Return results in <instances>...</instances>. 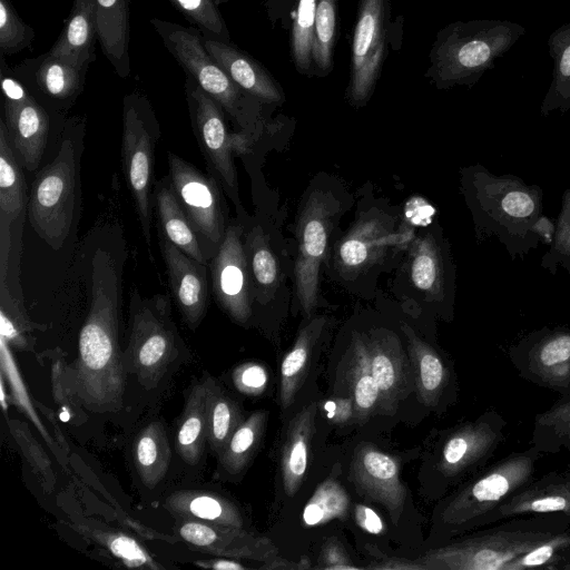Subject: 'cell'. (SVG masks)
I'll return each instance as SVG.
<instances>
[{
  "label": "cell",
  "instance_id": "cell-1",
  "mask_svg": "<svg viewBox=\"0 0 570 570\" xmlns=\"http://www.w3.org/2000/svg\"><path fill=\"white\" fill-rule=\"evenodd\" d=\"M118 302L116 264L99 249L91 262V303L79 333L78 357L55 374L56 399L99 413L121 407L126 371L118 341Z\"/></svg>",
  "mask_w": 570,
  "mask_h": 570
},
{
  "label": "cell",
  "instance_id": "cell-2",
  "mask_svg": "<svg viewBox=\"0 0 570 570\" xmlns=\"http://www.w3.org/2000/svg\"><path fill=\"white\" fill-rule=\"evenodd\" d=\"M416 224L383 200L358 203L355 219L328 249L327 274L351 293L374 291L379 276L402 261Z\"/></svg>",
  "mask_w": 570,
  "mask_h": 570
},
{
  "label": "cell",
  "instance_id": "cell-3",
  "mask_svg": "<svg viewBox=\"0 0 570 570\" xmlns=\"http://www.w3.org/2000/svg\"><path fill=\"white\" fill-rule=\"evenodd\" d=\"M353 204L342 181L321 173L305 190L295 222L294 284L297 303L308 318L320 301V274L337 237L341 219Z\"/></svg>",
  "mask_w": 570,
  "mask_h": 570
},
{
  "label": "cell",
  "instance_id": "cell-4",
  "mask_svg": "<svg viewBox=\"0 0 570 570\" xmlns=\"http://www.w3.org/2000/svg\"><path fill=\"white\" fill-rule=\"evenodd\" d=\"M570 529V517L557 513L509 518L414 559L420 570H503L543 540Z\"/></svg>",
  "mask_w": 570,
  "mask_h": 570
},
{
  "label": "cell",
  "instance_id": "cell-5",
  "mask_svg": "<svg viewBox=\"0 0 570 570\" xmlns=\"http://www.w3.org/2000/svg\"><path fill=\"white\" fill-rule=\"evenodd\" d=\"M518 27L493 21L446 26L433 43L426 76L438 88L472 82L513 43Z\"/></svg>",
  "mask_w": 570,
  "mask_h": 570
},
{
  "label": "cell",
  "instance_id": "cell-6",
  "mask_svg": "<svg viewBox=\"0 0 570 570\" xmlns=\"http://www.w3.org/2000/svg\"><path fill=\"white\" fill-rule=\"evenodd\" d=\"M541 456L530 446L480 472L444 501L436 518L440 530L454 535L478 528L482 518L533 480Z\"/></svg>",
  "mask_w": 570,
  "mask_h": 570
},
{
  "label": "cell",
  "instance_id": "cell-7",
  "mask_svg": "<svg viewBox=\"0 0 570 570\" xmlns=\"http://www.w3.org/2000/svg\"><path fill=\"white\" fill-rule=\"evenodd\" d=\"M170 299L157 294L130 293L129 336L122 354L126 373L147 389L155 387L178 357L180 337L170 316Z\"/></svg>",
  "mask_w": 570,
  "mask_h": 570
},
{
  "label": "cell",
  "instance_id": "cell-8",
  "mask_svg": "<svg viewBox=\"0 0 570 570\" xmlns=\"http://www.w3.org/2000/svg\"><path fill=\"white\" fill-rule=\"evenodd\" d=\"M75 198V153L71 141L66 140L53 161L33 179L28 200L30 224L52 249H59L69 234Z\"/></svg>",
  "mask_w": 570,
  "mask_h": 570
},
{
  "label": "cell",
  "instance_id": "cell-9",
  "mask_svg": "<svg viewBox=\"0 0 570 570\" xmlns=\"http://www.w3.org/2000/svg\"><path fill=\"white\" fill-rule=\"evenodd\" d=\"M395 277V293L438 305L452 297L454 272L438 224H425L409 244Z\"/></svg>",
  "mask_w": 570,
  "mask_h": 570
},
{
  "label": "cell",
  "instance_id": "cell-10",
  "mask_svg": "<svg viewBox=\"0 0 570 570\" xmlns=\"http://www.w3.org/2000/svg\"><path fill=\"white\" fill-rule=\"evenodd\" d=\"M165 39L170 51L194 76L199 87L237 121L243 131L259 138L265 131V124L258 110L245 102L239 87L213 59L198 36L178 26Z\"/></svg>",
  "mask_w": 570,
  "mask_h": 570
},
{
  "label": "cell",
  "instance_id": "cell-11",
  "mask_svg": "<svg viewBox=\"0 0 570 570\" xmlns=\"http://www.w3.org/2000/svg\"><path fill=\"white\" fill-rule=\"evenodd\" d=\"M168 166L174 193L202 247H206V257L213 258L227 229L226 204L218 181L173 153H168Z\"/></svg>",
  "mask_w": 570,
  "mask_h": 570
},
{
  "label": "cell",
  "instance_id": "cell-12",
  "mask_svg": "<svg viewBox=\"0 0 570 570\" xmlns=\"http://www.w3.org/2000/svg\"><path fill=\"white\" fill-rule=\"evenodd\" d=\"M190 96L195 105V135L200 149L240 215L243 207L234 158L250 154L258 137L243 130L229 132L223 107L200 87L195 88Z\"/></svg>",
  "mask_w": 570,
  "mask_h": 570
},
{
  "label": "cell",
  "instance_id": "cell-13",
  "mask_svg": "<svg viewBox=\"0 0 570 570\" xmlns=\"http://www.w3.org/2000/svg\"><path fill=\"white\" fill-rule=\"evenodd\" d=\"M283 217L277 209L265 223L253 224L244 232V248L254 287V298L263 306L282 301L291 294L289 278L294 281V262L282 233Z\"/></svg>",
  "mask_w": 570,
  "mask_h": 570
},
{
  "label": "cell",
  "instance_id": "cell-14",
  "mask_svg": "<svg viewBox=\"0 0 570 570\" xmlns=\"http://www.w3.org/2000/svg\"><path fill=\"white\" fill-rule=\"evenodd\" d=\"M389 0H360L351 49V77L347 97L362 107L371 98L386 50Z\"/></svg>",
  "mask_w": 570,
  "mask_h": 570
},
{
  "label": "cell",
  "instance_id": "cell-15",
  "mask_svg": "<svg viewBox=\"0 0 570 570\" xmlns=\"http://www.w3.org/2000/svg\"><path fill=\"white\" fill-rule=\"evenodd\" d=\"M244 226H227L210 262L213 292L219 307L235 322L245 324L253 314L254 287L244 248Z\"/></svg>",
  "mask_w": 570,
  "mask_h": 570
},
{
  "label": "cell",
  "instance_id": "cell-16",
  "mask_svg": "<svg viewBox=\"0 0 570 570\" xmlns=\"http://www.w3.org/2000/svg\"><path fill=\"white\" fill-rule=\"evenodd\" d=\"M509 354L522 377L563 395L570 394V330L533 333Z\"/></svg>",
  "mask_w": 570,
  "mask_h": 570
},
{
  "label": "cell",
  "instance_id": "cell-17",
  "mask_svg": "<svg viewBox=\"0 0 570 570\" xmlns=\"http://www.w3.org/2000/svg\"><path fill=\"white\" fill-rule=\"evenodd\" d=\"M156 137L134 107L124 112L122 168L140 220L144 238L151 246L150 187L154 178Z\"/></svg>",
  "mask_w": 570,
  "mask_h": 570
},
{
  "label": "cell",
  "instance_id": "cell-18",
  "mask_svg": "<svg viewBox=\"0 0 570 570\" xmlns=\"http://www.w3.org/2000/svg\"><path fill=\"white\" fill-rule=\"evenodd\" d=\"M507 421L493 410L454 429L443 442L439 470L449 479L482 466L504 440Z\"/></svg>",
  "mask_w": 570,
  "mask_h": 570
},
{
  "label": "cell",
  "instance_id": "cell-19",
  "mask_svg": "<svg viewBox=\"0 0 570 570\" xmlns=\"http://www.w3.org/2000/svg\"><path fill=\"white\" fill-rule=\"evenodd\" d=\"M350 479L360 494L380 503L392 522H399L406 490L400 480L399 465L391 455L372 444H360L351 462Z\"/></svg>",
  "mask_w": 570,
  "mask_h": 570
},
{
  "label": "cell",
  "instance_id": "cell-20",
  "mask_svg": "<svg viewBox=\"0 0 570 570\" xmlns=\"http://www.w3.org/2000/svg\"><path fill=\"white\" fill-rule=\"evenodd\" d=\"M178 534L196 548L226 558L250 559L263 564L278 558V550L271 540L255 535L245 528L180 519Z\"/></svg>",
  "mask_w": 570,
  "mask_h": 570
},
{
  "label": "cell",
  "instance_id": "cell-21",
  "mask_svg": "<svg viewBox=\"0 0 570 570\" xmlns=\"http://www.w3.org/2000/svg\"><path fill=\"white\" fill-rule=\"evenodd\" d=\"M158 238L171 294L185 323L195 330L204 318L208 306L206 264L186 255L160 230H158Z\"/></svg>",
  "mask_w": 570,
  "mask_h": 570
},
{
  "label": "cell",
  "instance_id": "cell-22",
  "mask_svg": "<svg viewBox=\"0 0 570 570\" xmlns=\"http://www.w3.org/2000/svg\"><path fill=\"white\" fill-rule=\"evenodd\" d=\"M370 370L379 385L384 405H393L407 395L412 386V370L399 337L385 328L363 334Z\"/></svg>",
  "mask_w": 570,
  "mask_h": 570
},
{
  "label": "cell",
  "instance_id": "cell-23",
  "mask_svg": "<svg viewBox=\"0 0 570 570\" xmlns=\"http://www.w3.org/2000/svg\"><path fill=\"white\" fill-rule=\"evenodd\" d=\"M557 513L570 517V479L562 472H550L532 480L518 493L489 512L479 525L525 514Z\"/></svg>",
  "mask_w": 570,
  "mask_h": 570
},
{
  "label": "cell",
  "instance_id": "cell-24",
  "mask_svg": "<svg viewBox=\"0 0 570 570\" xmlns=\"http://www.w3.org/2000/svg\"><path fill=\"white\" fill-rule=\"evenodd\" d=\"M27 207L26 183L3 119L0 120V285H6L10 228Z\"/></svg>",
  "mask_w": 570,
  "mask_h": 570
},
{
  "label": "cell",
  "instance_id": "cell-25",
  "mask_svg": "<svg viewBox=\"0 0 570 570\" xmlns=\"http://www.w3.org/2000/svg\"><path fill=\"white\" fill-rule=\"evenodd\" d=\"M6 125L20 164L33 171L43 155L48 137V116L30 97L20 102L4 101Z\"/></svg>",
  "mask_w": 570,
  "mask_h": 570
},
{
  "label": "cell",
  "instance_id": "cell-26",
  "mask_svg": "<svg viewBox=\"0 0 570 570\" xmlns=\"http://www.w3.org/2000/svg\"><path fill=\"white\" fill-rule=\"evenodd\" d=\"M205 48L230 79L256 100L281 104L284 92L257 61L236 48L216 40H206Z\"/></svg>",
  "mask_w": 570,
  "mask_h": 570
},
{
  "label": "cell",
  "instance_id": "cell-27",
  "mask_svg": "<svg viewBox=\"0 0 570 570\" xmlns=\"http://www.w3.org/2000/svg\"><path fill=\"white\" fill-rule=\"evenodd\" d=\"M328 324L326 315H312L283 358L281 365L279 402L285 410L293 404L307 374L313 352Z\"/></svg>",
  "mask_w": 570,
  "mask_h": 570
},
{
  "label": "cell",
  "instance_id": "cell-28",
  "mask_svg": "<svg viewBox=\"0 0 570 570\" xmlns=\"http://www.w3.org/2000/svg\"><path fill=\"white\" fill-rule=\"evenodd\" d=\"M317 404L311 403L291 421L281 459L282 481L285 493L292 498L299 489L308 464V450L314 432Z\"/></svg>",
  "mask_w": 570,
  "mask_h": 570
},
{
  "label": "cell",
  "instance_id": "cell-29",
  "mask_svg": "<svg viewBox=\"0 0 570 570\" xmlns=\"http://www.w3.org/2000/svg\"><path fill=\"white\" fill-rule=\"evenodd\" d=\"M401 330L407 341L409 361L417 393L424 404L435 405L449 381L448 367L438 352L409 324L402 322Z\"/></svg>",
  "mask_w": 570,
  "mask_h": 570
},
{
  "label": "cell",
  "instance_id": "cell-30",
  "mask_svg": "<svg viewBox=\"0 0 570 570\" xmlns=\"http://www.w3.org/2000/svg\"><path fill=\"white\" fill-rule=\"evenodd\" d=\"M207 375L193 384L176 432V451L183 461L195 465L207 443Z\"/></svg>",
  "mask_w": 570,
  "mask_h": 570
},
{
  "label": "cell",
  "instance_id": "cell-31",
  "mask_svg": "<svg viewBox=\"0 0 570 570\" xmlns=\"http://www.w3.org/2000/svg\"><path fill=\"white\" fill-rule=\"evenodd\" d=\"M166 508L180 519L244 528V519L229 500L209 491L183 490L166 500Z\"/></svg>",
  "mask_w": 570,
  "mask_h": 570
},
{
  "label": "cell",
  "instance_id": "cell-32",
  "mask_svg": "<svg viewBox=\"0 0 570 570\" xmlns=\"http://www.w3.org/2000/svg\"><path fill=\"white\" fill-rule=\"evenodd\" d=\"M165 179L155 188L158 230L191 258L207 264L198 235L183 210L171 184Z\"/></svg>",
  "mask_w": 570,
  "mask_h": 570
},
{
  "label": "cell",
  "instance_id": "cell-33",
  "mask_svg": "<svg viewBox=\"0 0 570 570\" xmlns=\"http://www.w3.org/2000/svg\"><path fill=\"white\" fill-rule=\"evenodd\" d=\"M95 32V0H75L67 24L49 56L82 68L92 52Z\"/></svg>",
  "mask_w": 570,
  "mask_h": 570
},
{
  "label": "cell",
  "instance_id": "cell-34",
  "mask_svg": "<svg viewBox=\"0 0 570 570\" xmlns=\"http://www.w3.org/2000/svg\"><path fill=\"white\" fill-rule=\"evenodd\" d=\"M96 30L105 55L121 76L129 71L128 0H95Z\"/></svg>",
  "mask_w": 570,
  "mask_h": 570
},
{
  "label": "cell",
  "instance_id": "cell-35",
  "mask_svg": "<svg viewBox=\"0 0 570 570\" xmlns=\"http://www.w3.org/2000/svg\"><path fill=\"white\" fill-rule=\"evenodd\" d=\"M132 456L141 482L154 489L165 478L170 463V446L165 426L154 421L137 435Z\"/></svg>",
  "mask_w": 570,
  "mask_h": 570
},
{
  "label": "cell",
  "instance_id": "cell-36",
  "mask_svg": "<svg viewBox=\"0 0 570 570\" xmlns=\"http://www.w3.org/2000/svg\"><path fill=\"white\" fill-rule=\"evenodd\" d=\"M345 383L357 419L372 413L381 400L379 385L370 370L363 334H354L345 363Z\"/></svg>",
  "mask_w": 570,
  "mask_h": 570
},
{
  "label": "cell",
  "instance_id": "cell-37",
  "mask_svg": "<svg viewBox=\"0 0 570 570\" xmlns=\"http://www.w3.org/2000/svg\"><path fill=\"white\" fill-rule=\"evenodd\" d=\"M207 444L219 456L235 430L243 422L237 402L207 375Z\"/></svg>",
  "mask_w": 570,
  "mask_h": 570
},
{
  "label": "cell",
  "instance_id": "cell-38",
  "mask_svg": "<svg viewBox=\"0 0 570 570\" xmlns=\"http://www.w3.org/2000/svg\"><path fill=\"white\" fill-rule=\"evenodd\" d=\"M531 446L542 455L570 452V394L535 416Z\"/></svg>",
  "mask_w": 570,
  "mask_h": 570
},
{
  "label": "cell",
  "instance_id": "cell-39",
  "mask_svg": "<svg viewBox=\"0 0 570 570\" xmlns=\"http://www.w3.org/2000/svg\"><path fill=\"white\" fill-rule=\"evenodd\" d=\"M265 421L266 413L256 411L235 430L218 456L225 472L237 474L245 469L262 439Z\"/></svg>",
  "mask_w": 570,
  "mask_h": 570
},
{
  "label": "cell",
  "instance_id": "cell-40",
  "mask_svg": "<svg viewBox=\"0 0 570 570\" xmlns=\"http://www.w3.org/2000/svg\"><path fill=\"white\" fill-rule=\"evenodd\" d=\"M350 499L345 489L334 478H328L317 487L303 510L307 525H320L333 519L346 517Z\"/></svg>",
  "mask_w": 570,
  "mask_h": 570
},
{
  "label": "cell",
  "instance_id": "cell-41",
  "mask_svg": "<svg viewBox=\"0 0 570 570\" xmlns=\"http://www.w3.org/2000/svg\"><path fill=\"white\" fill-rule=\"evenodd\" d=\"M570 554V529L554 534L529 549L503 570L549 569L558 570Z\"/></svg>",
  "mask_w": 570,
  "mask_h": 570
},
{
  "label": "cell",
  "instance_id": "cell-42",
  "mask_svg": "<svg viewBox=\"0 0 570 570\" xmlns=\"http://www.w3.org/2000/svg\"><path fill=\"white\" fill-rule=\"evenodd\" d=\"M317 0H299L292 30V57L297 71L307 73L313 62Z\"/></svg>",
  "mask_w": 570,
  "mask_h": 570
},
{
  "label": "cell",
  "instance_id": "cell-43",
  "mask_svg": "<svg viewBox=\"0 0 570 570\" xmlns=\"http://www.w3.org/2000/svg\"><path fill=\"white\" fill-rule=\"evenodd\" d=\"M336 29V0H317L313 62L325 75L332 69Z\"/></svg>",
  "mask_w": 570,
  "mask_h": 570
},
{
  "label": "cell",
  "instance_id": "cell-44",
  "mask_svg": "<svg viewBox=\"0 0 570 570\" xmlns=\"http://www.w3.org/2000/svg\"><path fill=\"white\" fill-rule=\"evenodd\" d=\"M80 70L81 67L49 56L38 69V82L48 95L63 99L78 88Z\"/></svg>",
  "mask_w": 570,
  "mask_h": 570
},
{
  "label": "cell",
  "instance_id": "cell-45",
  "mask_svg": "<svg viewBox=\"0 0 570 570\" xmlns=\"http://www.w3.org/2000/svg\"><path fill=\"white\" fill-rule=\"evenodd\" d=\"M10 431L20 446L21 452L32 465L42 482V487L50 492L55 487L56 476L51 462L40 444L33 439L28 426L19 421L9 422Z\"/></svg>",
  "mask_w": 570,
  "mask_h": 570
},
{
  "label": "cell",
  "instance_id": "cell-46",
  "mask_svg": "<svg viewBox=\"0 0 570 570\" xmlns=\"http://www.w3.org/2000/svg\"><path fill=\"white\" fill-rule=\"evenodd\" d=\"M98 541L117 559L128 567H147L159 569L153 558L142 549L139 543L124 533H105L95 531Z\"/></svg>",
  "mask_w": 570,
  "mask_h": 570
},
{
  "label": "cell",
  "instance_id": "cell-47",
  "mask_svg": "<svg viewBox=\"0 0 570 570\" xmlns=\"http://www.w3.org/2000/svg\"><path fill=\"white\" fill-rule=\"evenodd\" d=\"M31 29L14 12L9 0H0V48L4 55L28 46L32 39Z\"/></svg>",
  "mask_w": 570,
  "mask_h": 570
},
{
  "label": "cell",
  "instance_id": "cell-48",
  "mask_svg": "<svg viewBox=\"0 0 570 570\" xmlns=\"http://www.w3.org/2000/svg\"><path fill=\"white\" fill-rule=\"evenodd\" d=\"M552 36L553 46L560 48V51L553 49L556 66L550 94L554 101H561V98L570 101V26L559 29Z\"/></svg>",
  "mask_w": 570,
  "mask_h": 570
},
{
  "label": "cell",
  "instance_id": "cell-49",
  "mask_svg": "<svg viewBox=\"0 0 570 570\" xmlns=\"http://www.w3.org/2000/svg\"><path fill=\"white\" fill-rule=\"evenodd\" d=\"M180 11L200 27L222 35L225 26L213 0H171Z\"/></svg>",
  "mask_w": 570,
  "mask_h": 570
},
{
  "label": "cell",
  "instance_id": "cell-50",
  "mask_svg": "<svg viewBox=\"0 0 570 570\" xmlns=\"http://www.w3.org/2000/svg\"><path fill=\"white\" fill-rule=\"evenodd\" d=\"M501 210L514 219H529L537 212L534 194L525 188H511L501 198Z\"/></svg>",
  "mask_w": 570,
  "mask_h": 570
},
{
  "label": "cell",
  "instance_id": "cell-51",
  "mask_svg": "<svg viewBox=\"0 0 570 570\" xmlns=\"http://www.w3.org/2000/svg\"><path fill=\"white\" fill-rule=\"evenodd\" d=\"M549 254H553L558 258L561 257V259L570 261V188L563 196L553 247Z\"/></svg>",
  "mask_w": 570,
  "mask_h": 570
},
{
  "label": "cell",
  "instance_id": "cell-52",
  "mask_svg": "<svg viewBox=\"0 0 570 570\" xmlns=\"http://www.w3.org/2000/svg\"><path fill=\"white\" fill-rule=\"evenodd\" d=\"M234 382L243 393L258 394L266 385L267 374L263 366L248 363L239 366L234 372Z\"/></svg>",
  "mask_w": 570,
  "mask_h": 570
},
{
  "label": "cell",
  "instance_id": "cell-53",
  "mask_svg": "<svg viewBox=\"0 0 570 570\" xmlns=\"http://www.w3.org/2000/svg\"><path fill=\"white\" fill-rule=\"evenodd\" d=\"M317 568L325 570L362 569V567L352 563L344 547L336 539H330L323 544Z\"/></svg>",
  "mask_w": 570,
  "mask_h": 570
},
{
  "label": "cell",
  "instance_id": "cell-54",
  "mask_svg": "<svg viewBox=\"0 0 570 570\" xmlns=\"http://www.w3.org/2000/svg\"><path fill=\"white\" fill-rule=\"evenodd\" d=\"M355 521L360 528L373 534H380L384 530L381 518L368 507L356 504L354 510Z\"/></svg>",
  "mask_w": 570,
  "mask_h": 570
},
{
  "label": "cell",
  "instance_id": "cell-55",
  "mask_svg": "<svg viewBox=\"0 0 570 570\" xmlns=\"http://www.w3.org/2000/svg\"><path fill=\"white\" fill-rule=\"evenodd\" d=\"M324 407L327 411V417L335 422L346 421L354 413V404L351 397L328 400Z\"/></svg>",
  "mask_w": 570,
  "mask_h": 570
},
{
  "label": "cell",
  "instance_id": "cell-56",
  "mask_svg": "<svg viewBox=\"0 0 570 570\" xmlns=\"http://www.w3.org/2000/svg\"><path fill=\"white\" fill-rule=\"evenodd\" d=\"M2 91L6 101L20 102L31 97L17 80L10 77L2 78Z\"/></svg>",
  "mask_w": 570,
  "mask_h": 570
},
{
  "label": "cell",
  "instance_id": "cell-57",
  "mask_svg": "<svg viewBox=\"0 0 570 570\" xmlns=\"http://www.w3.org/2000/svg\"><path fill=\"white\" fill-rule=\"evenodd\" d=\"M380 562L371 564L372 569H395V570H420L419 564L414 560L403 558H391L383 556Z\"/></svg>",
  "mask_w": 570,
  "mask_h": 570
},
{
  "label": "cell",
  "instance_id": "cell-58",
  "mask_svg": "<svg viewBox=\"0 0 570 570\" xmlns=\"http://www.w3.org/2000/svg\"><path fill=\"white\" fill-rule=\"evenodd\" d=\"M196 564L216 570H245L247 569L245 566L234 560L233 558H222V559H213V560H199L196 561Z\"/></svg>",
  "mask_w": 570,
  "mask_h": 570
},
{
  "label": "cell",
  "instance_id": "cell-59",
  "mask_svg": "<svg viewBox=\"0 0 570 570\" xmlns=\"http://www.w3.org/2000/svg\"><path fill=\"white\" fill-rule=\"evenodd\" d=\"M0 385H1V405H2L3 411H7V401H6V390H4L3 374H1Z\"/></svg>",
  "mask_w": 570,
  "mask_h": 570
},
{
  "label": "cell",
  "instance_id": "cell-60",
  "mask_svg": "<svg viewBox=\"0 0 570 570\" xmlns=\"http://www.w3.org/2000/svg\"><path fill=\"white\" fill-rule=\"evenodd\" d=\"M558 570H570V560L567 559L559 566Z\"/></svg>",
  "mask_w": 570,
  "mask_h": 570
},
{
  "label": "cell",
  "instance_id": "cell-61",
  "mask_svg": "<svg viewBox=\"0 0 570 570\" xmlns=\"http://www.w3.org/2000/svg\"><path fill=\"white\" fill-rule=\"evenodd\" d=\"M562 473H563L568 479H570V468H569V469H566L564 471H562Z\"/></svg>",
  "mask_w": 570,
  "mask_h": 570
}]
</instances>
